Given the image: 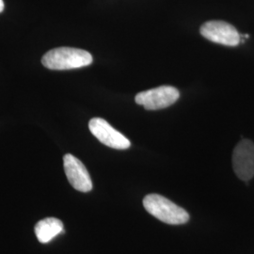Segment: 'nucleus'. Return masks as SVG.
<instances>
[{
    "mask_svg": "<svg viewBox=\"0 0 254 254\" xmlns=\"http://www.w3.org/2000/svg\"><path fill=\"white\" fill-rule=\"evenodd\" d=\"M3 9H4V2L3 0H0V12L3 11Z\"/></svg>",
    "mask_w": 254,
    "mask_h": 254,
    "instance_id": "1a4fd4ad",
    "label": "nucleus"
},
{
    "mask_svg": "<svg viewBox=\"0 0 254 254\" xmlns=\"http://www.w3.org/2000/svg\"><path fill=\"white\" fill-rule=\"evenodd\" d=\"M180 97V92L173 86H160L152 90L137 93L135 100L137 105L147 110H158L171 107Z\"/></svg>",
    "mask_w": 254,
    "mask_h": 254,
    "instance_id": "7ed1b4c3",
    "label": "nucleus"
},
{
    "mask_svg": "<svg viewBox=\"0 0 254 254\" xmlns=\"http://www.w3.org/2000/svg\"><path fill=\"white\" fill-rule=\"evenodd\" d=\"M89 128L91 134L104 145L116 150H127L131 146V142L127 136L111 127L104 119H91Z\"/></svg>",
    "mask_w": 254,
    "mask_h": 254,
    "instance_id": "39448f33",
    "label": "nucleus"
},
{
    "mask_svg": "<svg viewBox=\"0 0 254 254\" xmlns=\"http://www.w3.org/2000/svg\"><path fill=\"white\" fill-rule=\"evenodd\" d=\"M201 36L210 42L226 46H236L240 35L236 27L224 21H208L200 28Z\"/></svg>",
    "mask_w": 254,
    "mask_h": 254,
    "instance_id": "20e7f679",
    "label": "nucleus"
},
{
    "mask_svg": "<svg viewBox=\"0 0 254 254\" xmlns=\"http://www.w3.org/2000/svg\"><path fill=\"white\" fill-rule=\"evenodd\" d=\"M92 56L88 51L72 48L59 47L48 51L42 59V64L50 70H72L89 66L92 64Z\"/></svg>",
    "mask_w": 254,
    "mask_h": 254,
    "instance_id": "f257e3e1",
    "label": "nucleus"
},
{
    "mask_svg": "<svg viewBox=\"0 0 254 254\" xmlns=\"http://www.w3.org/2000/svg\"><path fill=\"white\" fill-rule=\"evenodd\" d=\"M64 166L67 179L75 190L86 193L92 190L90 173L78 158L73 156V154H65Z\"/></svg>",
    "mask_w": 254,
    "mask_h": 254,
    "instance_id": "0eeeda50",
    "label": "nucleus"
},
{
    "mask_svg": "<svg viewBox=\"0 0 254 254\" xmlns=\"http://www.w3.org/2000/svg\"><path fill=\"white\" fill-rule=\"evenodd\" d=\"M142 203L150 215L164 223L180 225L190 220V214L185 209L159 194H148Z\"/></svg>",
    "mask_w": 254,
    "mask_h": 254,
    "instance_id": "f03ea898",
    "label": "nucleus"
},
{
    "mask_svg": "<svg viewBox=\"0 0 254 254\" xmlns=\"http://www.w3.org/2000/svg\"><path fill=\"white\" fill-rule=\"evenodd\" d=\"M233 168L237 177L242 181H250L254 176V143L250 139H242L236 146L233 154Z\"/></svg>",
    "mask_w": 254,
    "mask_h": 254,
    "instance_id": "423d86ee",
    "label": "nucleus"
},
{
    "mask_svg": "<svg viewBox=\"0 0 254 254\" xmlns=\"http://www.w3.org/2000/svg\"><path fill=\"white\" fill-rule=\"evenodd\" d=\"M34 230L39 242L46 244L64 232V223L59 218H45L37 222Z\"/></svg>",
    "mask_w": 254,
    "mask_h": 254,
    "instance_id": "6e6552de",
    "label": "nucleus"
}]
</instances>
